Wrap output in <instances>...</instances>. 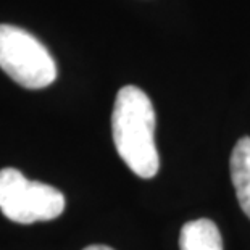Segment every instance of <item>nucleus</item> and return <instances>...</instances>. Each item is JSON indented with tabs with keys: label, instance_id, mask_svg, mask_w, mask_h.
<instances>
[{
	"label": "nucleus",
	"instance_id": "1",
	"mask_svg": "<svg viewBox=\"0 0 250 250\" xmlns=\"http://www.w3.org/2000/svg\"><path fill=\"white\" fill-rule=\"evenodd\" d=\"M116 152L139 178L150 179L160 168L155 146V110L142 89L125 86L118 90L111 113Z\"/></svg>",
	"mask_w": 250,
	"mask_h": 250
},
{
	"label": "nucleus",
	"instance_id": "2",
	"mask_svg": "<svg viewBox=\"0 0 250 250\" xmlns=\"http://www.w3.org/2000/svg\"><path fill=\"white\" fill-rule=\"evenodd\" d=\"M0 68L26 89H42L57 79L54 57L39 39L12 24H0Z\"/></svg>",
	"mask_w": 250,
	"mask_h": 250
},
{
	"label": "nucleus",
	"instance_id": "3",
	"mask_svg": "<svg viewBox=\"0 0 250 250\" xmlns=\"http://www.w3.org/2000/svg\"><path fill=\"white\" fill-rule=\"evenodd\" d=\"M0 210L10 221L31 225L50 221L65 210V197L58 189L29 181L15 168L0 169Z\"/></svg>",
	"mask_w": 250,
	"mask_h": 250
},
{
	"label": "nucleus",
	"instance_id": "4",
	"mask_svg": "<svg viewBox=\"0 0 250 250\" xmlns=\"http://www.w3.org/2000/svg\"><path fill=\"white\" fill-rule=\"evenodd\" d=\"M229 171L239 205L250 218V137H242L234 146Z\"/></svg>",
	"mask_w": 250,
	"mask_h": 250
},
{
	"label": "nucleus",
	"instance_id": "5",
	"mask_svg": "<svg viewBox=\"0 0 250 250\" xmlns=\"http://www.w3.org/2000/svg\"><path fill=\"white\" fill-rule=\"evenodd\" d=\"M181 250H223V239L218 226L210 220L186 223L179 234Z\"/></svg>",
	"mask_w": 250,
	"mask_h": 250
},
{
	"label": "nucleus",
	"instance_id": "6",
	"mask_svg": "<svg viewBox=\"0 0 250 250\" xmlns=\"http://www.w3.org/2000/svg\"><path fill=\"white\" fill-rule=\"evenodd\" d=\"M84 250H113V249H110L107 246H89V247H86Z\"/></svg>",
	"mask_w": 250,
	"mask_h": 250
}]
</instances>
